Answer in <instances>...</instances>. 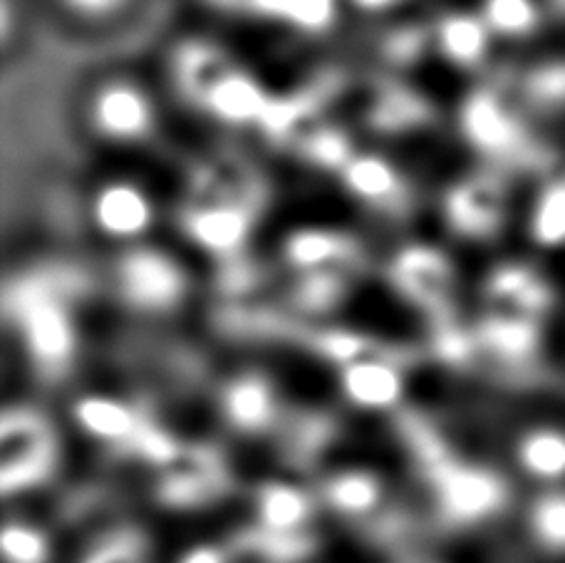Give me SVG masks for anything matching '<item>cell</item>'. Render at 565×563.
<instances>
[{
	"instance_id": "obj_24",
	"label": "cell",
	"mask_w": 565,
	"mask_h": 563,
	"mask_svg": "<svg viewBox=\"0 0 565 563\" xmlns=\"http://www.w3.org/2000/svg\"><path fill=\"white\" fill-rule=\"evenodd\" d=\"M533 238L543 246L565 244V182L551 184L543 191L533 211Z\"/></svg>"
},
{
	"instance_id": "obj_27",
	"label": "cell",
	"mask_w": 565,
	"mask_h": 563,
	"mask_svg": "<svg viewBox=\"0 0 565 563\" xmlns=\"http://www.w3.org/2000/svg\"><path fill=\"white\" fill-rule=\"evenodd\" d=\"M489 346L501 355L521 358L531 353L536 348V328L529 320L521 318H507V320H493L487 328Z\"/></svg>"
},
{
	"instance_id": "obj_17",
	"label": "cell",
	"mask_w": 565,
	"mask_h": 563,
	"mask_svg": "<svg viewBox=\"0 0 565 563\" xmlns=\"http://www.w3.org/2000/svg\"><path fill=\"white\" fill-rule=\"evenodd\" d=\"M497 191L483 184L459 187L449 196V219L461 234H487L499 221Z\"/></svg>"
},
{
	"instance_id": "obj_16",
	"label": "cell",
	"mask_w": 565,
	"mask_h": 563,
	"mask_svg": "<svg viewBox=\"0 0 565 563\" xmlns=\"http://www.w3.org/2000/svg\"><path fill=\"white\" fill-rule=\"evenodd\" d=\"M75 417L87 435L97 439H127L137 435V415L113 397H85L77 402Z\"/></svg>"
},
{
	"instance_id": "obj_20",
	"label": "cell",
	"mask_w": 565,
	"mask_h": 563,
	"mask_svg": "<svg viewBox=\"0 0 565 563\" xmlns=\"http://www.w3.org/2000/svg\"><path fill=\"white\" fill-rule=\"evenodd\" d=\"M77 563H157V554L145 534L119 529L87 546Z\"/></svg>"
},
{
	"instance_id": "obj_23",
	"label": "cell",
	"mask_w": 565,
	"mask_h": 563,
	"mask_svg": "<svg viewBox=\"0 0 565 563\" xmlns=\"http://www.w3.org/2000/svg\"><path fill=\"white\" fill-rule=\"evenodd\" d=\"M399 278L417 298H434L447 286V264L431 251L417 248L402 258Z\"/></svg>"
},
{
	"instance_id": "obj_13",
	"label": "cell",
	"mask_w": 565,
	"mask_h": 563,
	"mask_svg": "<svg viewBox=\"0 0 565 563\" xmlns=\"http://www.w3.org/2000/svg\"><path fill=\"white\" fill-rule=\"evenodd\" d=\"M519 467L531 479L556 485L565 479V432L556 427H539L526 432L516 447Z\"/></svg>"
},
{
	"instance_id": "obj_2",
	"label": "cell",
	"mask_w": 565,
	"mask_h": 563,
	"mask_svg": "<svg viewBox=\"0 0 565 563\" xmlns=\"http://www.w3.org/2000/svg\"><path fill=\"white\" fill-rule=\"evenodd\" d=\"M119 290L141 310H167L184 296L186 278L174 258L154 248H139L119 264Z\"/></svg>"
},
{
	"instance_id": "obj_21",
	"label": "cell",
	"mask_w": 565,
	"mask_h": 563,
	"mask_svg": "<svg viewBox=\"0 0 565 563\" xmlns=\"http://www.w3.org/2000/svg\"><path fill=\"white\" fill-rule=\"evenodd\" d=\"M345 182L362 199H387L397 194L399 179L385 159L355 157L345 164Z\"/></svg>"
},
{
	"instance_id": "obj_11",
	"label": "cell",
	"mask_w": 565,
	"mask_h": 563,
	"mask_svg": "<svg viewBox=\"0 0 565 563\" xmlns=\"http://www.w3.org/2000/svg\"><path fill=\"white\" fill-rule=\"evenodd\" d=\"M204 103L211 113L226 123H250L268 113L264 89L248 75L231 73V70L209 89Z\"/></svg>"
},
{
	"instance_id": "obj_29",
	"label": "cell",
	"mask_w": 565,
	"mask_h": 563,
	"mask_svg": "<svg viewBox=\"0 0 565 563\" xmlns=\"http://www.w3.org/2000/svg\"><path fill=\"white\" fill-rule=\"evenodd\" d=\"M174 563H234V549L218 544H194L181 549Z\"/></svg>"
},
{
	"instance_id": "obj_28",
	"label": "cell",
	"mask_w": 565,
	"mask_h": 563,
	"mask_svg": "<svg viewBox=\"0 0 565 563\" xmlns=\"http://www.w3.org/2000/svg\"><path fill=\"white\" fill-rule=\"evenodd\" d=\"M529 97L533 103L556 107L565 105V65L541 67L529 79Z\"/></svg>"
},
{
	"instance_id": "obj_31",
	"label": "cell",
	"mask_w": 565,
	"mask_h": 563,
	"mask_svg": "<svg viewBox=\"0 0 565 563\" xmlns=\"http://www.w3.org/2000/svg\"><path fill=\"white\" fill-rule=\"evenodd\" d=\"M355 3H358L360 8H365V10H382V8L395 6L397 0H355Z\"/></svg>"
},
{
	"instance_id": "obj_26",
	"label": "cell",
	"mask_w": 565,
	"mask_h": 563,
	"mask_svg": "<svg viewBox=\"0 0 565 563\" xmlns=\"http://www.w3.org/2000/svg\"><path fill=\"white\" fill-rule=\"evenodd\" d=\"M539 23L533 0H487V25L503 35L531 33Z\"/></svg>"
},
{
	"instance_id": "obj_1",
	"label": "cell",
	"mask_w": 565,
	"mask_h": 563,
	"mask_svg": "<svg viewBox=\"0 0 565 563\" xmlns=\"http://www.w3.org/2000/svg\"><path fill=\"white\" fill-rule=\"evenodd\" d=\"M439 517L449 527L473 529L497 519L509 504V487L487 467H447L437 477L434 491Z\"/></svg>"
},
{
	"instance_id": "obj_22",
	"label": "cell",
	"mask_w": 565,
	"mask_h": 563,
	"mask_svg": "<svg viewBox=\"0 0 565 563\" xmlns=\"http://www.w3.org/2000/svg\"><path fill=\"white\" fill-rule=\"evenodd\" d=\"M248 3L256 8V13L282 18L306 30L328 28L335 18V0H248Z\"/></svg>"
},
{
	"instance_id": "obj_9",
	"label": "cell",
	"mask_w": 565,
	"mask_h": 563,
	"mask_svg": "<svg viewBox=\"0 0 565 563\" xmlns=\"http://www.w3.org/2000/svg\"><path fill=\"white\" fill-rule=\"evenodd\" d=\"M342 390L360 407L385 410L402 397V375L382 360H355L342 373Z\"/></svg>"
},
{
	"instance_id": "obj_6",
	"label": "cell",
	"mask_w": 565,
	"mask_h": 563,
	"mask_svg": "<svg viewBox=\"0 0 565 563\" xmlns=\"http://www.w3.org/2000/svg\"><path fill=\"white\" fill-rule=\"evenodd\" d=\"M154 219L149 196L135 184L115 182L95 199V221L103 234L113 238H137Z\"/></svg>"
},
{
	"instance_id": "obj_30",
	"label": "cell",
	"mask_w": 565,
	"mask_h": 563,
	"mask_svg": "<svg viewBox=\"0 0 565 563\" xmlns=\"http://www.w3.org/2000/svg\"><path fill=\"white\" fill-rule=\"evenodd\" d=\"M63 3L83 15H105L113 13L119 6H125L127 0H63Z\"/></svg>"
},
{
	"instance_id": "obj_10",
	"label": "cell",
	"mask_w": 565,
	"mask_h": 563,
	"mask_svg": "<svg viewBox=\"0 0 565 563\" xmlns=\"http://www.w3.org/2000/svg\"><path fill=\"white\" fill-rule=\"evenodd\" d=\"M224 410L238 429L258 432L276 417V392L258 375L238 378L226 390Z\"/></svg>"
},
{
	"instance_id": "obj_7",
	"label": "cell",
	"mask_w": 565,
	"mask_h": 563,
	"mask_svg": "<svg viewBox=\"0 0 565 563\" xmlns=\"http://www.w3.org/2000/svg\"><path fill=\"white\" fill-rule=\"evenodd\" d=\"M312 517L310 497L296 485H266L256 497V524L274 537H300Z\"/></svg>"
},
{
	"instance_id": "obj_32",
	"label": "cell",
	"mask_w": 565,
	"mask_h": 563,
	"mask_svg": "<svg viewBox=\"0 0 565 563\" xmlns=\"http://www.w3.org/2000/svg\"><path fill=\"white\" fill-rule=\"evenodd\" d=\"M553 3H556V6H561V8H565V0H553Z\"/></svg>"
},
{
	"instance_id": "obj_15",
	"label": "cell",
	"mask_w": 565,
	"mask_h": 563,
	"mask_svg": "<svg viewBox=\"0 0 565 563\" xmlns=\"http://www.w3.org/2000/svg\"><path fill=\"white\" fill-rule=\"evenodd\" d=\"M189 231L199 246L209 251H231L244 244L248 216L238 206L201 209L189 219Z\"/></svg>"
},
{
	"instance_id": "obj_25",
	"label": "cell",
	"mask_w": 565,
	"mask_h": 563,
	"mask_svg": "<svg viewBox=\"0 0 565 563\" xmlns=\"http://www.w3.org/2000/svg\"><path fill=\"white\" fill-rule=\"evenodd\" d=\"M286 254L300 268H318L340 254V238L328 231H298L288 241Z\"/></svg>"
},
{
	"instance_id": "obj_14",
	"label": "cell",
	"mask_w": 565,
	"mask_h": 563,
	"mask_svg": "<svg viewBox=\"0 0 565 563\" xmlns=\"http://www.w3.org/2000/svg\"><path fill=\"white\" fill-rule=\"evenodd\" d=\"M526 531L531 544L541 554L565 556V489L543 491L526 511Z\"/></svg>"
},
{
	"instance_id": "obj_3",
	"label": "cell",
	"mask_w": 565,
	"mask_h": 563,
	"mask_svg": "<svg viewBox=\"0 0 565 563\" xmlns=\"http://www.w3.org/2000/svg\"><path fill=\"white\" fill-rule=\"evenodd\" d=\"M3 439H18V445H3V491L33 489L45 481L55 465L53 442L47 439L43 425L28 412H8L3 422Z\"/></svg>"
},
{
	"instance_id": "obj_18",
	"label": "cell",
	"mask_w": 565,
	"mask_h": 563,
	"mask_svg": "<svg viewBox=\"0 0 565 563\" xmlns=\"http://www.w3.org/2000/svg\"><path fill=\"white\" fill-rule=\"evenodd\" d=\"M3 563H53L57 546L50 531L25 519H8L0 539Z\"/></svg>"
},
{
	"instance_id": "obj_5",
	"label": "cell",
	"mask_w": 565,
	"mask_h": 563,
	"mask_svg": "<svg viewBox=\"0 0 565 563\" xmlns=\"http://www.w3.org/2000/svg\"><path fill=\"white\" fill-rule=\"evenodd\" d=\"M95 125L103 135L113 139H139L145 137L151 123H154V113L147 95L132 85H109L97 95L95 103Z\"/></svg>"
},
{
	"instance_id": "obj_12",
	"label": "cell",
	"mask_w": 565,
	"mask_h": 563,
	"mask_svg": "<svg viewBox=\"0 0 565 563\" xmlns=\"http://www.w3.org/2000/svg\"><path fill=\"white\" fill-rule=\"evenodd\" d=\"M326 504L340 517L360 519L377 511L382 501V481L365 469H345L330 477L322 489Z\"/></svg>"
},
{
	"instance_id": "obj_8",
	"label": "cell",
	"mask_w": 565,
	"mask_h": 563,
	"mask_svg": "<svg viewBox=\"0 0 565 563\" xmlns=\"http://www.w3.org/2000/svg\"><path fill=\"white\" fill-rule=\"evenodd\" d=\"M463 132L483 152H501L516 142V123L497 97L489 93L473 95L461 113Z\"/></svg>"
},
{
	"instance_id": "obj_4",
	"label": "cell",
	"mask_w": 565,
	"mask_h": 563,
	"mask_svg": "<svg viewBox=\"0 0 565 563\" xmlns=\"http://www.w3.org/2000/svg\"><path fill=\"white\" fill-rule=\"evenodd\" d=\"M18 318L23 323L28 348L43 363H63L73 353L75 330L65 308L47 294V288L25 286L18 290Z\"/></svg>"
},
{
	"instance_id": "obj_19",
	"label": "cell",
	"mask_w": 565,
	"mask_h": 563,
	"mask_svg": "<svg viewBox=\"0 0 565 563\" xmlns=\"http://www.w3.org/2000/svg\"><path fill=\"white\" fill-rule=\"evenodd\" d=\"M441 53L459 65L479 63L489 45V25L473 15H449L439 25Z\"/></svg>"
}]
</instances>
